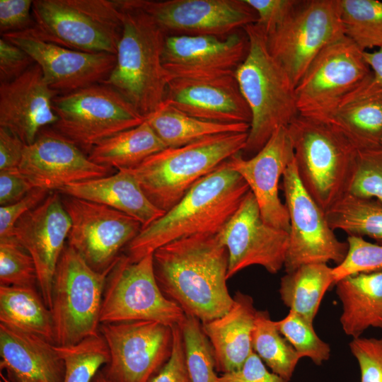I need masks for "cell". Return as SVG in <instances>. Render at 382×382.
Returning a JSON list of instances; mask_svg holds the SVG:
<instances>
[{
    "label": "cell",
    "mask_w": 382,
    "mask_h": 382,
    "mask_svg": "<svg viewBox=\"0 0 382 382\" xmlns=\"http://www.w3.org/2000/svg\"><path fill=\"white\" fill-rule=\"evenodd\" d=\"M153 262L161 291L186 315L206 323L231 308L233 298L226 286L228 255L218 234L167 243L153 253Z\"/></svg>",
    "instance_id": "cell-1"
},
{
    "label": "cell",
    "mask_w": 382,
    "mask_h": 382,
    "mask_svg": "<svg viewBox=\"0 0 382 382\" xmlns=\"http://www.w3.org/2000/svg\"><path fill=\"white\" fill-rule=\"evenodd\" d=\"M250 188L226 161L199 180L173 208L142 228L124 249L132 262L175 240L218 234L236 212Z\"/></svg>",
    "instance_id": "cell-2"
},
{
    "label": "cell",
    "mask_w": 382,
    "mask_h": 382,
    "mask_svg": "<svg viewBox=\"0 0 382 382\" xmlns=\"http://www.w3.org/2000/svg\"><path fill=\"white\" fill-rule=\"evenodd\" d=\"M122 13V32L115 65L103 84L127 99L145 119L165 100L170 81L162 62L166 34L146 12L115 0Z\"/></svg>",
    "instance_id": "cell-3"
},
{
    "label": "cell",
    "mask_w": 382,
    "mask_h": 382,
    "mask_svg": "<svg viewBox=\"0 0 382 382\" xmlns=\"http://www.w3.org/2000/svg\"><path fill=\"white\" fill-rule=\"evenodd\" d=\"M243 29L248 48L235 77L252 117L242 153L253 156L278 128L288 127L299 113L295 86L270 52L264 28L255 23Z\"/></svg>",
    "instance_id": "cell-4"
},
{
    "label": "cell",
    "mask_w": 382,
    "mask_h": 382,
    "mask_svg": "<svg viewBox=\"0 0 382 382\" xmlns=\"http://www.w3.org/2000/svg\"><path fill=\"white\" fill-rule=\"evenodd\" d=\"M300 181L325 212L349 194L358 148L323 119L299 115L287 127Z\"/></svg>",
    "instance_id": "cell-5"
},
{
    "label": "cell",
    "mask_w": 382,
    "mask_h": 382,
    "mask_svg": "<svg viewBox=\"0 0 382 382\" xmlns=\"http://www.w3.org/2000/svg\"><path fill=\"white\" fill-rule=\"evenodd\" d=\"M248 132L208 137L153 154L127 170L156 207L165 213L201 179L243 151Z\"/></svg>",
    "instance_id": "cell-6"
},
{
    "label": "cell",
    "mask_w": 382,
    "mask_h": 382,
    "mask_svg": "<svg viewBox=\"0 0 382 382\" xmlns=\"http://www.w3.org/2000/svg\"><path fill=\"white\" fill-rule=\"evenodd\" d=\"M31 30L71 50L116 54L122 13L115 0H35Z\"/></svg>",
    "instance_id": "cell-7"
},
{
    "label": "cell",
    "mask_w": 382,
    "mask_h": 382,
    "mask_svg": "<svg viewBox=\"0 0 382 382\" xmlns=\"http://www.w3.org/2000/svg\"><path fill=\"white\" fill-rule=\"evenodd\" d=\"M110 270H94L74 248L66 245L52 289L54 345H73L99 334L102 301Z\"/></svg>",
    "instance_id": "cell-8"
},
{
    "label": "cell",
    "mask_w": 382,
    "mask_h": 382,
    "mask_svg": "<svg viewBox=\"0 0 382 382\" xmlns=\"http://www.w3.org/2000/svg\"><path fill=\"white\" fill-rule=\"evenodd\" d=\"M57 122L50 127L88 155L102 141L146 119L119 92L98 83L53 100Z\"/></svg>",
    "instance_id": "cell-9"
},
{
    "label": "cell",
    "mask_w": 382,
    "mask_h": 382,
    "mask_svg": "<svg viewBox=\"0 0 382 382\" xmlns=\"http://www.w3.org/2000/svg\"><path fill=\"white\" fill-rule=\"evenodd\" d=\"M185 318L183 310L163 294L156 282L153 253L137 262L121 254L107 277L100 324L151 320L172 327Z\"/></svg>",
    "instance_id": "cell-10"
},
{
    "label": "cell",
    "mask_w": 382,
    "mask_h": 382,
    "mask_svg": "<svg viewBox=\"0 0 382 382\" xmlns=\"http://www.w3.org/2000/svg\"><path fill=\"white\" fill-rule=\"evenodd\" d=\"M270 52L296 87L318 54L345 35L339 0L301 1L266 33Z\"/></svg>",
    "instance_id": "cell-11"
},
{
    "label": "cell",
    "mask_w": 382,
    "mask_h": 382,
    "mask_svg": "<svg viewBox=\"0 0 382 382\" xmlns=\"http://www.w3.org/2000/svg\"><path fill=\"white\" fill-rule=\"evenodd\" d=\"M364 52L345 35L325 47L295 87L299 115L320 117L368 81Z\"/></svg>",
    "instance_id": "cell-12"
},
{
    "label": "cell",
    "mask_w": 382,
    "mask_h": 382,
    "mask_svg": "<svg viewBox=\"0 0 382 382\" xmlns=\"http://www.w3.org/2000/svg\"><path fill=\"white\" fill-rule=\"evenodd\" d=\"M282 180L290 224L284 265L286 273L305 265L341 263L347 255L348 243L337 239L325 212L301 184L294 159L285 170Z\"/></svg>",
    "instance_id": "cell-13"
},
{
    "label": "cell",
    "mask_w": 382,
    "mask_h": 382,
    "mask_svg": "<svg viewBox=\"0 0 382 382\" xmlns=\"http://www.w3.org/2000/svg\"><path fill=\"white\" fill-rule=\"evenodd\" d=\"M62 201L71 221L67 244L97 272L110 270L142 229L137 220L106 205L67 195Z\"/></svg>",
    "instance_id": "cell-14"
},
{
    "label": "cell",
    "mask_w": 382,
    "mask_h": 382,
    "mask_svg": "<svg viewBox=\"0 0 382 382\" xmlns=\"http://www.w3.org/2000/svg\"><path fill=\"white\" fill-rule=\"evenodd\" d=\"M109 352L103 372L113 382H149L169 359L172 327L151 320L101 323Z\"/></svg>",
    "instance_id": "cell-15"
},
{
    "label": "cell",
    "mask_w": 382,
    "mask_h": 382,
    "mask_svg": "<svg viewBox=\"0 0 382 382\" xmlns=\"http://www.w3.org/2000/svg\"><path fill=\"white\" fill-rule=\"evenodd\" d=\"M149 14L166 35L226 37L257 22L245 0H126Z\"/></svg>",
    "instance_id": "cell-16"
},
{
    "label": "cell",
    "mask_w": 382,
    "mask_h": 382,
    "mask_svg": "<svg viewBox=\"0 0 382 382\" xmlns=\"http://www.w3.org/2000/svg\"><path fill=\"white\" fill-rule=\"evenodd\" d=\"M218 236L228 255L227 279L251 265L271 274L284 265L289 232L267 224L250 190Z\"/></svg>",
    "instance_id": "cell-17"
},
{
    "label": "cell",
    "mask_w": 382,
    "mask_h": 382,
    "mask_svg": "<svg viewBox=\"0 0 382 382\" xmlns=\"http://www.w3.org/2000/svg\"><path fill=\"white\" fill-rule=\"evenodd\" d=\"M1 37L27 52L41 69L47 84L59 95L102 83L116 62L115 54L66 48L41 39L31 28Z\"/></svg>",
    "instance_id": "cell-18"
},
{
    "label": "cell",
    "mask_w": 382,
    "mask_h": 382,
    "mask_svg": "<svg viewBox=\"0 0 382 382\" xmlns=\"http://www.w3.org/2000/svg\"><path fill=\"white\" fill-rule=\"evenodd\" d=\"M248 48L245 33L237 31L226 37L166 35L162 62L170 81L219 77L235 74Z\"/></svg>",
    "instance_id": "cell-19"
},
{
    "label": "cell",
    "mask_w": 382,
    "mask_h": 382,
    "mask_svg": "<svg viewBox=\"0 0 382 382\" xmlns=\"http://www.w3.org/2000/svg\"><path fill=\"white\" fill-rule=\"evenodd\" d=\"M18 169L34 187L58 192L70 184L107 176L111 168L91 161L48 127L33 144L25 146Z\"/></svg>",
    "instance_id": "cell-20"
},
{
    "label": "cell",
    "mask_w": 382,
    "mask_h": 382,
    "mask_svg": "<svg viewBox=\"0 0 382 382\" xmlns=\"http://www.w3.org/2000/svg\"><path fill=\"white\" fill-rule=\"evenodd\" d=\"M57 192L16 222L13 236L35 262L40 294L50 309L55 270L68 239L71 221Z\"/></svg>",
    "instance_id": "cell-21"
},
{
    "label": "cell",
    "mask_w": 382,
    "mask_h": 382,
    "mask_svg": "<svg viewBox=\"0 0 382 382\" xmlns=\"http://www.w3.org/2000/svg\"><path fill=\"white\" fill-rule=\"evenodd\" d=\"M294 159L287 127L278 128L265 146L245 158L242 152L227 160L230 167L246 182L258 204L262 219L269 225L289 232V214L279 197V182Z\"/></svg>",
    "instance_id": "cell-22"
},
{
    "label": "cell",
    "mask_w": 382,
    "mask_h": 382,
    "mask_svg": "<svg viewBox=\"0 0 382 382\" xmlns=\"http://www.w3.org/2000/svg\"><path fill=\"white\" fill-rule=\"evenodd\" d=\"M59 95L35 63L18 77L0 83V127L25 145L33 144L42 129L57 122L53 100Z\"/></svg>",
    "instance_id": "cell-23"
},
{
    "label": "cell",
    "mask_w": 382,
    "mask_h": 382,
    "mask_svg": "<svg viewBox=\"0 0 382 382\" xmlns=\"http://www.w3.org/2000/svg\"><path fill=\"white\" fill-rule=\"evenodd\" d=\"M166 103L191 116L221 123H248L251 113L235 74L169 81Z\"/></svg>",
    "instance_id": "cell-24"
},
{
    "label": "cell",
    "mask_w": 382,
    "mask_h": 382,
    "mask_svg": "<svg viewBox=\"0 0 382 382\" xmlns=\"http://www.w3.org/2000/svg\"><path fill=\"white\" fill-rule=\"evenodd\" d=\"M0 368L13 382H63L64 362L55 345L0 323Z\"/></svg>",
    "instance_id": "cell-25"
},
{
    "label": "cell",
    "mask_w": 382,
    "mask_h": 382,
    "mask_svg": "<svg viewBox=\"0 0 382 382\" xmlns=\"http://www.w3.org/2000/svg\"><path fill=\"white\" fill-rule=\"evenodd\" d=\"M224 315L202 323L214 354L216 369L223 374L239 371L253 352L252 336L257 310L253 298L238 291Z\"/></svg>",
    "instance_id": "cell-26"
},
{
    "label": "cell",
    "mask_w": 382,
    "mask_h": 382,
    "mask_svg": "<svg viewBox=\"0 0 382 382\" xmlns=\"http://www.w3.org/2000/svg\"><path fill=\"white\" fill-rule=\"evenodd\" d=\"M58 192L106 205L135 219L142 228L165 213L150 202L127 170H119L110 175L72 183Z\"/></svg>",
    "instance_id": "cell-27"
},
{
    "label": "cell",
    "mask_w": 382,
    "mask_h": 382,
    "mask_svg": "<svg viewBox=\"0 0 382 382\" xmlns=\"http://www.w3.org/2000/svg\"><path fill=\"white\" fill-rule=\"evenodd\" d=\"M368 81L317 117L340 129L358 149L382 141V91L370 88Z\"/></svg>",
    "instance_id": "cell-28"
},
{
    "label": "cell",
    "mask_w": 382,
    "mask_h": 382,
    "mask_svg": "<svg viewBox=\"0 0 382 382\" xmlns=\"http://www.w3.org/2000/svg\"><path fill=\"white\" fill-rule=\"evenodd\" d=\"M335 284L347 335L354 339L371 327L382 328V270L347 276Z\"/></svg>",
    "instance_id": "cell-29"
},
{
    "label": "cell",
    "mask_w": 382,
    "mask_h": 382,
    "mask_svg": "<svg viewBox=\"0 0 382 382\" xmlns=\"http://www.w3.org/2000/svg\"><path fill=\"white\" fill-rule=\"evenodd\" d=\"M146 121L167 148H175L219 134L248 132V123H221L187 115L165 101Z\"/></svg>",
    "instance_id": "cell-30"
},
{
    "label": "cell",
    "mask_w": 382,
    "mask_h": 382,
    "mask_svg": "<svg viewBox=\"0 0 382 382\" xmlns=\"http://www.w3.org/2000/svg\"><path fill=\"white\" fill-rule=\"evenodd\" d=\"M167 147L145 120L141 125L120 132L96 144L89 159L101 166L130 170Z\"/></svg>",
    "instance_id": "cell-31"
},
{
    "label": "cell",
    "mask_w": 382,
    "mask_h": 382,
    "mask_svg": "<svg viewBox=\"0 0 382 382\" xmlns=\"http://www.w3.org/2000/svg\"><path fill=\"white\" fill-rule=\"evenodd\" d=\"M0 323L54 344L51 311L35 287L0 285Z\"/></svg>",
    "instance_id": "cell-32"
},
{
    "label": "cell",
    "mask_w": 382,
    "mask_h": 382,
    "mask_svg": "<svg viewBox=\"0 0 382 382\" xmlns=\"http://www.w3.org/2000/svg\"><path fill=\"white\" fill-rule=\"evenodd\" d=\"M332 284V267L327 264H309L286 273L279 291L290 311L313 323L325 292Z\"/></svg>",
    "instance_id": "cell-33"
},
{
    "label": "cell",
    "mask_w": 382,
    "mask_h": 382,
    "mask_svg": "<svg viewBox=\"0 0 382 382\" xmlns=\"http://www.w3.org/2000/svg\"><path fill=\"white\" fill-rule=\"evenodd\" d=\"M330 226L348 236H367L382 245V203L347 194L325 212Z\"/></svg>",
    "instance_id": "cell-34"
},
{
    "label": "cell",
    "mask_w": 382,
    "mask_h": 382,
    "mask_svg": "<svg viewBox=\"0 0 382 382\" xmlns=\"http://www.w3.org/2000/svg\"><path fill=\"white\" fill-rule=\"evenodd\" d=\"M253 352L286 382L291 378L301 359L291 344L278 330L267 311H257L252 336Z\"/></svg>",
    "instance_id": "cell-35"
},
{
    "label": "cell",
    "mask_w": 382,
    "mask_h": 382,
    "mask_svg": "<svg viewBox=\"0 0 382 382\" xmlns=\"http://www.w3.org/2000/svg\"><path fill=\"white\" fill-rule=\"evenodd\" d=\"M345 35L362 51L382 46V1L339 0Z\"/></svg>",
    "instance_id": "cell-36"
},
{
    "label": "cell",
    "mask_w": 382,
    "mask_h": 382,
    "mask_svg": "<svg viewBox=\"0 0 382 382\" xmlns=\"http://www.w3.org/2000/svg\"><path fill=\"white\" fill-rule=\"evenodd\" d=\"M55 347L64 362L63 382H91L109 361L108 349L100 333L73 345Z\"/></svg>",
    "instance_id": "cell-37"
},
{
    "label": "cell",
    "mask_w": 382,
    "mask_h": 382,
    "mask_svg": "<svg viewBox=\"0 0 382 382\" xmlns=\"http://www.w3.org/2000/svg\"><path fill=\"white\" fill-rule=\"evenodd\" d=\"M181 328L185 363L191 382H220L212 346L197 318L186 315Z\"/></svg>",
    "instance_id": "cell-38"
},
{
    "label": "cell",
    "mask_w": 382,
    "mask_h": 382,
    "mask_svg": "<svg viewBox=\"0 0 382 382\" xmlns=\"http://www.w3.org/2000/svg\"><path fill=\"white\" fill-rule=\"evenodd\" d=\"M275 324L300 358L307 357L316 365L329 359L330 347L316 333L312 322L289 310L286 317Z\"/></svg>",
    "instance_id": "cell-39"
},
{
    "label": "cell",
    "mask_w": 382,
    "mask_h": 382,
    "mask_svg": "<svg viewBox=\"0 0 382 382\" xmlns=\"http://www.w3.org/2000/svg\"><path fill=\"white\" fill-rule=\"evenodd\" d=\"M37 271L33 257L13 236L0 238V284L35 287Z\"/></svg>",
    "instance_id": "cell-40"
},
{
    "label": "cell",
    "mask_w": 382,
    "mask_h": 382,
    "mask_svg": "<svg viewBox=\"0 0 382 382\" xmlns=\"http://www.w3.org/2000/svg\"><path fill=\"white\" fill-rule=\"evenodd\" d=\"M349 194L382 203V146L358 149L355 174Z\"/></svg>",
    "instance_id": "cell-41"
},
{
    "label": "cell",
    "mask_w": 382,
    "mask_h": 382,
    "mask_svg": "<svg viewBox=\"0 0 382 382\" xmlns=\"http://www.w3.org/2000/svg\"><path fill=\"white\" fill-rule=\"evenodd\" d=\"M348 251L345 260L332 267L335 284L350 275L382 270V245L364 238L348 236Z\"/></svg>",
    "instance_id": "cell-42"
},
{
    "label": "cell",
    "mask_w": 382,
    "mask_h": 382,
    "mask_svg": "<svg viewBox=\"0 0 382 382\" xmlns=\"http://www.w3.org/2000/svg\"><path fill=\"white\" fill-rule=\"evenodd\" d=\"M349 348L360 370V382H382V337L354 338Z\"/></svg>",
    "instance_id": "cell-43"
},
{
    "label": "cell",
    "mask_w": 382,
    "mask_h": 382,
    "mask_svg": "<svg viewBox=\"0 0 382 382\" xmlns=\"http://www.w3.org/2000/svg\"><path fill=\"white\" fill-rule=\"evenodd\" d=\"M173 347L169 359L149 382H191L187 372L181 328L172 326Z\"/></svg>",
    "instance_id": "cell-44"
},
{
    "label": "cell",
    "mask_w": 382,
    "mask_h": 382,
    "mask_svg": "<svg viewBox=\"0 0 382 382\" xmlns=\"http://www.w3.org/2000/svg\"><path fill=\"white\" fill-rule=\"evenodd\" d=\"M32 0H0V33L23 31L33 27Z\"/></svg>",
    "instance_id": "cell-45"
},
{
    "label": "cell",
    "mask_w": 382,
    "mask_h": 382,
    "mask_svg": "<svg viewBox=\"0 0 382 382\" xmlns=\"http://www.w3.org/2000/svg\"><path fill=\"white\" fill-rule=\"evenodd\" d=\"M50 192L34 188L19 201L0 207V238L13 236V229L20 218L42 203Z\"/></svg>",
    "instance_id": "cell-46"
},
{
    "label": "cell",
    "mask_w": 382,
    "mask_h": 382,
    "mask_svg": "<svg viewBox=\"0 0 382 382\" xmlns=\"http://www.w3.org/2000/svg\"><path fill=\"white\" fill-rule=\"evenodd\" d=\"M35 62L21 47L1 37L0 38V81L13 80Z\"/></svg>",
    "instance_id": "cell-47"
},
{
    "label": "cell",
    "mask_w": 382,
    "mask_h": 382,
    "mask_svg": "<svg viewBox=\"0 0 382 382\" xmlns=\"http://www.w3.org/2000/svg\"><path fill=\"white\" fill-rule=\"evenodd\" d=\"M257 15V22L267 33L281 23L299 0H245Z\"/></svg>",
    "instance_id": "cell-48"
},
{
    "label": "cell",
    "mask_w": 382,
    "mask_h": 382,
    "mask_svg": "<svg viewBox=\"0 0 382 382\" xmlns=\"http://www.w3.org/2000/svg\"><path fill=\"white\" fill-rule=\"evenodd\" d=\"M35 187L18 168L0 170V204L15 203Z\"/></svg>",
    "instance_id": "cell-49"
},
{
    "label": "cell",
    "mask_w": 382,
    "mask_h": 382,
    "mask_svg": "<svg viewBox=\"0 0 382 382\" xmlns=\"http://www.w3.org/2000/svg\"><path fill=\"white\" fill-rule=\"evenodd\" d=\"M25 146L18 136L0 127V170L18 168Z\"/></svg>",
    "instance_id": "cell-50"
},
{
    "label": "cell",
    "mask_w": 382,
    "mask_h": 382,
    "mask_svg": "<svg viewBox=\"0 0 382 382\" xmlns=\"http://www.w3.org/2000/svg\"><path fill=\"white\" fill-rule=\"evenodd\" d=\"M237 373L243 382H286L279 376L269 371L254 352Z\"/></svg>",
    "instance_id": "cell-51"
},
{
    "label": "cell",
    "mask_w": 382,
    "mask_h": 382,
    "mask_svg": "<svg viewBox=\"0 0 382 382\" xmlns=\"http://www.w3.org/2000/svg\"><path fill=\"white\" fill-rule=\"evenodd\" d=\"M364 57L372 71L368 82L370 88L382 91V46L374 52H364Z\"/></svg>",
    "instance_id": "cell-52"
},
{
    "label": "cell",
    "mask_w": 382,
    "mask_h": 382,
    "mask_svg": "<svg viewBox=\"0 0 382 382\" xmlns=\"http://www.w3.org/2000/svg\"><path fill=\"white\" fill-rule=\"evenodd\" d=\"M220 382H243L237 372L223 374L219 376Z\"/></svg>",
    "instance_id": "cell-53"
},
{
    "label": "cell",
    "mask_w": 382,
    "mask_h": 382,
    "mask_svg": "<svg viewBox=\"0 0 382 382\" xmlns=\"http://www.w3.org/2000/svg\"><path fill=\"white\" fill-rule=\"evenodd\" d=\"M91 382H113L103 372V371H99L95 376Z\"/></svg>",
    "instance_id": "cell-54"
},
{
    "label": "cell",
    "mask_w": 382,
    "mask_h": 382,
    "mask_svg": "<svg viewBox=\"0 0 382 382\" xmlns=\"http://www.w3.org/2000/svg\"><path fill=\"white\" fill-rule=\"evenodd\" d=\"M1 382H10L8 380L5 378V377L1 374Z\"/></svg>",
    "instance_id": "cell-55"
},
{
    "label": "cell",
    "mask_w": 382,
    "mask_h": 382,
    "mask_svg": "<svg viewBox=\"0 0 382 382\" xmlns=\"http://www.w3.org/2000/svg\"><path fill=\"white\" fill-rule=\"evenodd\" d=\"M381 146H382V141H381Z\"/></svg>",
    "instance_id": "cell-56"
}]
</instances>
